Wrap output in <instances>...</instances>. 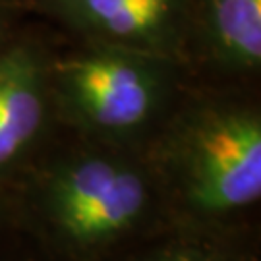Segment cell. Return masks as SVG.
<instances>
[{
  "label": "cell",
  "mask_w": 261,
  "mask_h": 261,
  "mask_svg": "<svg viewBox=\"0 0 261 261\" xmlns=\"http://www.w3.org/2000/svg\"><path fill=\"white\" fill-rule=\"evenodd\" d=\"M6 221H8V215H6V205H4V197L0 196V232H2V228L6 226Z\"/></svg>",
  "instance_id": "9c48e42d"
},
{
  "label": "cell",
  "mask_w": 261,
  "mask_h": 261,
  "mask_svg": "<svg viewBox=\"0 0 261 261\" xmlns=\"http://www.w3.org/2000/svg\"><path fill=\"white\" fill-rule=\"evenodd\" d=\"M21 8L80 41L167 56L184 64L186 0H21Z\"/></svg>",
  "instance_id": "5b68a950"
},
{
  "label": "cell",
  "mask_w": 261,
  "mask_h": 261,
  "mask_svg": "<svg viewBox=\"0 0 261 261\" xmlns=\"http://www.w3.org/2000/svg\"><path fill=\"white\" fill-rule=\"evenodd\" d=\"M2 197L43 261H112L172 224L143 149L62 130Z\"/></svg>",
  "instance_id": "6da1fadb"
},
{
  "label": "cell",
  "mask_w": 261,
  "mask_h": 261,
  "mask_svg": "<svg viewBox=\"0 0 261 261\" xmlns=\"http://www.w3.org/2000/svg\"><path fill=\"white\" fill-rule=\"evenodd\" d=\"M190 84L178 60L103 43L77 39L50 58L58 130L116 147L143 149Z\"/></svg>",
  "instance_id": "3957f363"
},
{
  "label": "cell",
  "mask_w": 261,
  "mask_h": 261,
  "mask_svg": "<svg viewBox=\"0 0 261 261\" xmlns=\"http://www.w3.org/2000/svg\"><path fill=\"white\" fill-rule=\"evenodd\" d=\"M25 12L21 8V0H0V48L18 31V21Z\"/></svg>",
  "instance_id": "ba28073f"
},
{
  "label": "cell",
  "mask_w": 261,
  "mask_h": 261,
  "mask_svg": "<svg viewBox=\"0 0 261 261\" xmlns=\"http://www.w3.org/2000/svg\"><path fill=\"white\" fill-rule=\"evenodd\" d=\"M112 261H261L255 228L167 224Z\"/></svg>",
  "instance_id": "52a82bcc"
},
{
  "label": "cell",
  "mask_w": 261,
  "mask_h": 261,
  "mask_svg": "<svg viewBox=\"0 0 261 261\" xmlns=\"http://www.w3.org/2000/svg\"><path fill=\"white\" fill-rule=\"evenodd\" d=\"M50 58L53 47L35 31L18 29L0 48V196L58 132Z\"/></svg>",
  "instance_id": "277c9868"
},
{
  "label": "cell",
  "mask_w": 261,
  "mask_h": 261,
  "mask_svg": "<svg viewBox=\"0 0 261 261\" xmlns=\"http://www.w3.org/2000/svg\"><path fill=\"white\" fill-rule=\"evenodd\" d=\"M184 66L196 84L257 87L261 0H186Z\"/></svg>",
  "instance_id": "8992f818"
},
{
  "label": "cell",
  "mask_w": 261,
  "mask_h": 261,
  "mask_svg": "<svg viewBox=\"0 0 261 261\" xmlns=\"http://www.w3.org/2000/svg\"><path fill=\"white\" fill-rule=\"evenodd\" d=\"M143 155L172 224L255 228L261 205L257 87L192 82Z\"/></svg>",
  "instance_id": "7a4b0ae2"
}]
</instances>
